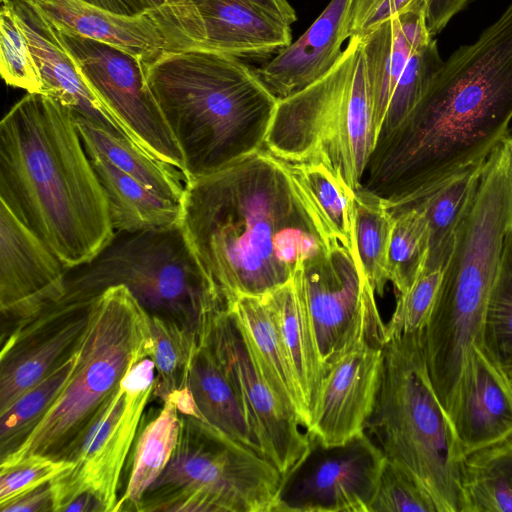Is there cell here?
<instances>
[{
  "label": "cell",
  "mask_w": 512,
  "mask_h": 512,
  "mask_svg": "<svg viewBox=\"0 0 512 512\" xmlns=\"http://www.w3.org/2000/svg\"><path fill=\"white\" fill-rule=\"evenodd\" d=\"M181 225L227 307L284 285L335 244L287 164L266 148L186 180Z\"/></svg>",
  "instance_id": "1"
},
{
  "label": "cell",
  "mask_w": 512,
  "mask_h": 512,
  "mask_svg": "<svg viewBox=\"0 0 512 512\" xmlns=\"http://www.w3.org/2000/svg\"><path fill=\"white\" fill-rule=\"evenodd\" d=\"M512 122V2L472 44L456 50L388 134L378 137L361 188L386 207L484 162Z\"/></svg>",
  "instance_id": "2"
},
{
  "label": "cell",
  "mask_w": 512,
  "mask_h": 512,
  "mask_svg": "<svg viewBox=\"0 0 512 512\" xmlns=\"http://www.w3.org/2000/svg\"><path fill=\"white\" fill-rule=\"evenodd\" d=\"M0 201L69 270L91 262L115 236L73 112L42 93H27L1 120Z\"/></svg>",
  "instance_id": "3"
},
{
  "label": "cell",
  "mask_w": 512,
  "mask_h": 512,
  "mask_svg": "<svg viewBox=\"0 0 512 512\" xmlns=\"http://www.w3.org/2000/svg\"><path fill=\"white\" fill-rule=\"evenodd\" d=\"M145 68L183 154L185 181L264 148L278 100L255 68L206 50L165 51Z\"/></svg>",
  "instance_id": "4"
},
{
  "label": "cell",
  "mask_w": 512,
  "mask_h": 512,
  "mask_svg": "<svg viewBox=\"0 0 512 512\" xmlns=\"http://www.w3.org/2000/svg\"><path fill=\"white\" fill-rule=\"evenodd\" d=\"M512 230V149L504 139L487 157L478 190L444 267L423 329L426 365L446 409L453 404L474 348L482 347L489 295Z\"/></svg>",
  "instance_id": "5"
},
{
  "label": "cell",
  "mask_w": 512,
  "mask_h": 512,
  "mask_svg": "<svg viewBox=\"0 0 512 512\" xmlns=\"http://www.w3.org/2000/svg\"><path fill=\"white\" fill-rule=\"evenodd\" d=\"M150 316L124 285L94 300L76 367L28 438L0 466L30 455L72 461L88 430L140 360L153 357Z\"/></svg>",
  "instance_id": "6"
},
{
  "label": "cell",
  "mask_w": 512,
  "mask_h": 512,
  "mask_svg": "<svg viewBox=\"0 0 512 512\" xmlns=\"http://www.w3.org/2000/svg\"><path fill=\"white\" fill-rule=\"evenodd\" d=\"M380 386L366 428L384 457L410 472L438 512H465L460 462L427 370L423 330L383 345Z\"/></svg>",
  "instance_id": "7"
},
{
  "label": "cell",
  "mask_w": 512,
  "mask_h": 512,
  "mask_svg": "<svg viewBox=\"0 0 512 512\" xmlns=\"http://www.w3.org/2000/svg\"><path fill=\"white\" fill-rule=\"evenodd\" d=\"M377 141L360 37L304 89L278 100L264 148L288 163L321 162L354 191Z\"/></svg>",
  "instance_id": "8"
},
{
  "label": "cell",
  "mask_w": 512,
  "mask_h": 512,
  "mask_svg": "<svg viewBox=\"0 0 512 512\" xmlns=\"http://www.w3.org/2000/svg\"><path fill=\"white\" fill-rule=\"evenodd\" d=\"M124 285L149 316L171 320L198 340L210 318L228 309L204 272L182 225L137 232L116 231L91 262L67 274L64 297H94Z\"/></svg>",
  "instance_id": "9"
},
{
  "label": "cell",
  "mask_w": 512,
  "mask_h": 512,
  "mask_svg": "<svg viewBox=\"0 0 512 512\" xmlns=\"http://www.w3.org/2000/svg\"><path fill=\"white\" fill-rule=\"evenodd\" d=\"M180 416L174 452L137 511L271 512L282 479L276 466L204 420Z\"/></svg>",
  "instance_id": "10"
},
{
  "label": "cell",
  "mask_w": 512,
  "mask_h": 512,
  "mask_svg": "<svg viewBox=\"0 0 512 512\" xmlns=\"http://www.w3.org/2000/svg\"><path fill=\"white\" fill-rule=\"evenodd\" d=\"M292 281L325 372L341 355L358 346L383 347L386 324L355 252L332 244L302 262Z\"/></svg>",
  "instance_id": "11"
},
{
  "label": "cell",
  "mask_w": 512,
  "mask_h": 512,
  "mask_svg": "<svg viewBox=\"0 0 512 512\" xmlns=\"http://www.w3.org/2000/svg\"><path fill=\"white\" fill-rule=\"evenodd\" d=\"M155 370L153 358L146 357L127 372L85 435L72 459L74 467L50 481L52 512H63L83 493L91 494L103 512H114L122 469L153 394Z\"/></svg>",
  "instance_id": "12"
},
{
  "label": "cell",
  "mask_w": 512,
  "mask_h": 512,
  "mask_svg": "<svg viewBox=\"0 0 512 512\" xmlns=\"http://www.w3.org/2000/svg\"><path fill=\"white\" fill-rule=\"evenodd\" d=\"M308 438L282 475L271 512H369L385 461L375 442L365 432L335 445Z\"/></svg>",
  "instance_id": "13"
},
{
  "label": "cell",
  "mask_w": 512,
  "mask_h": 512,
  "mask_svg": "<svg viewBox=\"0 0 512 512\" xmlns=\"http://www.w3.org/2000/svg\"><path fill=\"white\" fill-rule=\"evenodd\" d=\"M56 29L87 84L129 136L184 175L183 154L149 89L145 62L109 44Z\"/></svg>",
  "instance_id": "14"
},
{
  "label": "cell",
  "mask_w": 512,
  "mask_h": 512,
  "mask_svg": "<svg viewBox=\"0 0 512 512\" xmlns=\"http://www.w3.org/2000/svg\"><path fill=\"white\" fill-rule=\"evenodd\" d=\"M149 13L165 51L266 58L292 43L290 25L243 0H163Z\"/></svg>",
  "instance_id": "15"
},
{
  "label": "cell",
  "mask_w": 512,
  "mask_h": 512,
  "mask_svg": "<svg viewBox=\"0 0 512 512\" xmlns=\"http://www.w3.org/2000/svg\"><path fill=\"white\" fill-rule=\"evenodd\" d=\"M199 343L214 354L242 402L264 457L283 475L305 452L309 438L267 383L230 310H220L211 317Z\"/></svg>",
  "instance_id": "16"
},
{
  "label": "cell",
  "mask_w": 512,
  "mask_h": 512,
  "mask_svg": "<svg viewBox=\"0 0 512 512\" xmlns=\"http://www.w3.org/2000/svg\"><path fill=\"white\" fill-rule=\"evenodd\" d=\"M96 296L64 297L2 337L0 414L79 350Z\"/></svg>",
  "instance_id": "17"
},
{
  "label": "cell",
  "mask_w": 512,
  "mask_h": 512,
  "mask_svg": "<svg viewBox=\"0 0 512 512\" xmlns=\"http://www.w3.org/2000/svg\"><path fill=\"white\" fill-rule=\"evenodd\" d=\"M69 269L55 252L0 201V312L2 336L60 302Z\"/></svg>",
  "instance_id": "18"
},
{
  "label": "cell",
  "mask_w": 512,
  "mask_h": 512,
  "mask_svg": "<svg viewBox=\"0 0 512 512\" xmlns=\"http://www.w3.org/2000/svg\"><path fill=\"white\" fill-rule=\"evenodd\" d=\"M383 348L358 346L326 370L311 406L307 434L325 445L341 444L364 432L381 380Z\"/></svg>",
  "instance_id": "19"
},
{
  "label": "cell",
  "mask_w": 512,
  "mask_h": 512,
  "mask_svg": "<svg viewBox=\"0 0 512 512\" xmlns=\"http://www.w3.org/2000/svg\"><path fill=\"white\" fill-rule=\"evenodd\" d=\"M448 420L459 462L512 436V384L479 346L463 374Z\"/></svg>",
  "instance_id": "20"
},
{
  "label": "cell",
  "mask_w": 512,
  "mask_h": 512,
  "mask_svg": "<svg viewBox=\"0 0 512 512\" xmlns=\"http://www.w3.org/2000/svg\"><path fill=\"white\" fill-rule=\"evenodd\" d=\"M10 1L40 74L42 94L54 98L75 116L133 140L87 84L54 24L28 1Z\"/></svg>",
  "instance_id": "21"
},
{
  "label": "cell",
  "mask_w": 512,
  "mask_h": 512,
  "mask_svg": "<svg viewBox=\"0 0 512 512\" xmlns=\"http://www.w3.org/2000/svg\"><path fill=\"white\" fill-rule=\"evenodd\" d=\"M353 5L354 0H331L303 35L256 69L277 100L314 83L335 65L351 37Z\"/></svg>",
  "instance_id": "22"
},
{
  "label": "cell",
  "mask_w": 512,
  "mask_h": 512,
  "mask_svg": "<svg viewBox=\"0 0 512 512\" xmlns=\"http://www.w3.org/2000/svg\"><path fill=\"white\" fill-rule=\"evenodd\" d=\"M61 31L114 46L148 64L165 52L163 34L149 10L116 14L81 0H26Z\"/></svg>",
  "instance_id": "23"
},
{
  "label": "cell",
  "mask_w": 512,
  "mask_h": 512,
  "mask_svg": "<svg viewBox=\"0 0 512 512\" xmlns=\"http://www.w3.org/2000/svg\"><path fill=\"white\" fill-rule=\"evenodd\" d=\"M422 12L392 18L361 37L373 124L378 138L392 94L414 50L433 38Z\"/></svg>",
  "instance_id": "24"
},
{
  "label": "cell",
  "mask_w": 512,
  "mask_h": 512,
  "mask_svg": "<svg viewBox=\"0 0 512 512\" xmlns=\"http://www.w3.org/2000/svg\"><path fill=\"white\" fill-rule=\"evenodd\" d=\"M228 310L234 315L257 364L282 406L301 426L310 423V410L262 296H241Z\"/></svg>",
  "instance_id": "25"
},
{
  "label": "cell",
  "mask_w": 512,
  "mask_h": 512,
  "mask_svg": "<svg viewBox=\"0 0 512 512\" xmlns=\"http://www.w3.org/2000/svg\"><path fill=\"white\" fill-rule=\"evenodd\" d=\"M485 161L469 165L406 201L387 207L392 216L409 208L419 209L425 215L430 232L425 270L444 269L452 253L456 234L478 190Z\"/></svg>",
  "instance_id": "26"
},
{
  "label": "cell",
  "mask_w": 512,
  "mask_h": 512,
  "mask_svg": "<svg viewBox=\"0 0 512 512\" xmlns=\"http://www.w3.org/2000/svg\"><path fill=\"white\" fill-rule=\"evenodd\" d=\"M86 153L106 193L115 231L137 232L181 224L182 204L149 190L101 155Z\"/></svg>",
  "instance_id": "27"
},
{
  "label": "cell",
  "mask_w": 512,
  "mask_h": 512,
  "mask_svg": "<svg viewBox=\"0 0 512 512\" xmlns=\"http://www.w3.org/2000/svg\"><path fill=\"white\" fill-rule=\"evenodd\" d=\"M75 116V115H74ZM86 151L95 152L158 195L182 204L185 177L174 165L156 157L137 142L75 116Z\"/></svg>",
  "instance_id": "28"
},
{
  "label": "cell",
  "mask_w": 512,
  "mask_h": 512,
  "mask_svg": "<svg viewBox=\"0 0 512 512\" xmlns=\"http://www.w3.org/2000/svg\"><path fill=\"white\" fill-rule=\"evenodd\" d=\"M189 389L202 420L264 457L233 384L204 343L192 361Z\"/></svg>",
  "instance_id": "29"
},
{
  "label": "cell",
  "mask_w": 512,
  "mask_h": 512,
  "mask_svg": "<svg viewBox=\"0 0 512 512\" xmlns=\"http://www.w3.org/2000/svg\"><path fill=\"white\" fill-rule=\"evenodd\" d=\"M311 413L325 371L303 302L292 279L262 296Z\"/></svg>",
  "instance_id": "30"
},
{
  "label": "cell",
  "mask_w": 512,
  "mask_h": 512,
  "mask_svg": "<svg viewBox=\"0 0 512 512\" xmlns=\"http://www.w3.org/2000/svg\"><path fill=\"white\" fill-rule=\"evenodd\" d=\"M285 163L329 238L356 253L355 191L321 162Z\"/></svg>",
  "instance_id": "31"
},
{
  "label": "cell",
  "mask_w": 512,
  "mask_h": 512,
  "mask_svg": "<svg viewBox=\"0 0 512 512\" xmlns=\"http://www.w3.org/2000/svg\"><path fill=\"white\" fill-rule=\"evenodd\" d=\"M181 416L176 405L163 402L160 413L142 430L137 440L128 485L114 512L136 510L148 487L167 466L177 445Z\"/></svg>",
  "instance_id": "32"
},
{
  "label": "cell",
  "mask_w": 512,
  "mask_h": 512,
  "mask_svg": "<svg viewBox=\"0 0 512 512\" xmlns=\"http://www.w3.org/2000/svg\"><path fill=\"white\" fill-rule=\"evenodd\" d=\"M393 217L384 202L360 188L355 191L354 241L362 271L379 296L389 278L388 255Z\"/></svg>",
  "instance_id": "33"
},
{
  "label": "cell",
  "mask_w": 512,
  "mask_h": 512,
  "mask_svg": "<svg viewBox=\"0 0 512 512\" xmlns=\"http://www.w3.org/2000/svg\"><path fill=\"white\" fill-rule=\"evenodd\" d=\"M78 351L45 379L22 394L0 414V459L13 453L28 438L70 379Z\"/></svg>",
  "instance_id": "34"
},
{
  "label": "cell",
  "mask_w": 512,
  "mask_h": 512,
  "mask_svg": "<svg viewBox=\"0 0 512 512\" xmlns=\"http://www.w3.org/2000/svg\"><path fill=\"white\" fill-rule=\"evenodd\" d=\"M150 325L157 371L153 395L164 402L173 392L189 387L199 340L194 332L158 316H150Z\"/></svg>",
  "instance_id": "35"
},
{
  "label": "cell",
  "mask_w": 512,
  "mask_h": 512,
  "mask_svg": "<svg viewBox=\"0 0 512 512\" xmlns=\"http://www.w3.org/2000/svg\"><path fill=\"white\" fill-rule=\"evenodd\" d=\"M388 270L398 294L407 291L425 271L430 248V232L423 212L404 209L393 216Z\"/></svg>",
  "instance_id": "36"
},
{
  "label": "cell",
  "mask_w": 512,
  "mask_h": 512,
  "mask_svg": "<svg viewBox=\"0 0 512 512\" xmlns=\"http://www.w3.org/2000/svg\"><path fill=\"white\" fill-rule=\"evenodd\" d=\"M475 494L497 512H512V436L475 451L465 460Z\"/></svg>",
  "instance_id": "37"
},
{
  "label": "cell",
  "mask_w": 512,
  "mask_h": 512,
  "mask_svg": "<svg viewBox=\"0 0 512 512\" xmlns=\"http://www.w3.org/2000/svg\"><path fill=\"white\" fill-rule=\"evenodd\" d=\"M481 348L500 366L512 358V230L489 295Z\"/></svg>",
  "instance_id": "38"
},
{
  "label": "cell",
  "mask_w": 512,
  "mask_h": 512,
  "mask_svg": "<svg viewBox=\"0 0 512 512\" xmlns=\"http://www.w3.org/2000/svg\"><path fill=\"white\" fill-rule=\"evenodd\" d=\"M0 72L7 85L27 93H43V84L27 37L10 0H1Z\"/></svg>",
  "instance_id": "39"
},
{
  "label": "cell",
  "mask_w": 512,
  "mask_h": 512,
  "mask_svg": "<svg viewBox=\"0 0 512 512\" xmlns=\"http://www.w3.org/2000/svg\"><path fill=\"white\" fill-rule=\"evenodd\" d=\"M442 64L443 60L433 39L412 52L394 89L378 137L388 134L399 125L418 102Z\"/></svg>",
  "instance_id": "40"
},
{
  "label": "cell",
  "mask_w": 512,
  "mask_h": 512,
  "mask_svg": "<svg viewBox=\"0 0 512 512\" xmlns=\"http://www.w3.org/2000/svg\"><path fill=\"white\" fill-rule=\"evenodd\" d=\"M369 512H438V508L410 472L385 458Z\"/></svg>",
  "instance_id": "41"
},
{
  "label": "cell",
  "mask_w": 512,
  "mask_h": 512,
  "mask_svg": "<svg viewBox=\"0 0 512 512\" xmlns=\"http://www.w3.org/2000/svg\"><path fill=\"white\" fill-rule=\"evenodd\" d=\"M443 268L425 270L412 286L398 294L395 310L386 323V341L424 329L435 306Z\"/></svg>",
  "instance_id": "42"
},
{
  "label": "cell",
  "mask_w": 512,
  "mask_h": 512,
  "mask_svg": "<svg viewBox=\"0 0 512 512\" xmlns=\"http://www.w3.org/2000/svg\"><path fill=\"white\" fill-rule=\"evenodd\" d=\"M74 467L70 460L30 455L16 463L0 466V506L4 505Z\"/></svg>",
  "instance_id": "43"
},
{
  "label": "cell",
  "mask_w": 512,
  "mask_h": 512,
  "mask_svg": "<svg viewBox=\"0 0 512 512\" xmlns=\"http://www.w3.org/2000/svg\"><path fill=\"white\" fill-rule=\"evenodd\" d=\"M428 9V0H354L351 37L361 38L382 23L407 12H422L426 19Z\"/></svg>",
  "instance_id": "44"
},
{
  "label": "cell",
  "mask_w": 512,
  "mask_h": 512,
  "mask_svg": "<svg viewBox=\"0 0 512 512\" xmlns=\"http://www.w3.org/2000/svg\"><path fill=\"white\" fill-rule=\"evenodd\" d=\"M52 492L50 482L28 492L4 505L1 512H46L52 511Z\"/></svg>",
  "instance_id": "45"
},
{
  "label": "cell",
  "mask_w": 512,
  "mask_h": 512,
  "mask_svg": "<svg viewBox=\"0 0 512 512\" xmlns=\"http://www.w3.org/2000/svg\"><path fill=\"white\" fill-rule=\"evenodd\" d=\"M92 6L127 16H135L150 9L145 0H81Z\"/></svg>",
  "instance_id": "46"
},
{
  "label": "cell",
  "mask_w": 512,
  "mask_h": 512,
  "mask_svg": "<svg viewBox=\"0 0 512 512\" xmlns=\"http://www.w3.org/2000/svg\"><path fill=\"white\" fill-rule=\"evenodd\" d=\"M249 4L265 11L266 13L282 20L288 25L293 24L296 19V12L287 0H243Z\"/></svg>",
  "instance_id": "47"
},
{
  "label": "cell",
  "mask_w": 512,
  "mask_h": 512,
  "mask_svg": "<svg viewBox=\"0 0 512 512\" xmlns=\"http://www.w3.org/2000/svg\"><path fill=\"white\" fill-rule=\"evenodd\" d=\"M505 375L507 376V378L509 379V381L511 382L512 384V358L507 361L504 365L501 366Z\"/></svg>",
  "instance_id": "48"
},
{
  "label": "cell",
  "mask_w": 512,
  "mask_h": 512,
  "mask_svg": "<svg viewBox=\"0 0 512 512\" xmlns=\"http://www.w3.org/2000/svg\"><path fill=\"white\" fill-rule=\"evenodd\" d=\"M147 4L149 5L150 9L158 6L162 3L163 0H145Z\"/></svg>",
  "instance_id": "49"
},
{
  "label": "cell",
  "mask_w": 512,
  "mask_h": 512,
  "mask_svg": "<svg viewBox=\"0 0 512 512\" xmlns=\"http://www.w3.org/2000/svg\"><path fill=\"white\" fill-rule=\"evenodd\" d=\"M505 139L508 141L512 149V125L510 126V129Z\"/></svg>",
  "instance_id": "50"
}]
</instances>
